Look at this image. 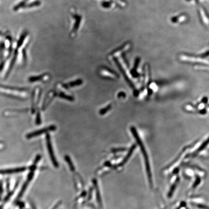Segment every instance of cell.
<instances>
[{
	"instance_id": "obj_1",
	"label": "cell",
	"mask_w": 209,
	"mask_h": 209,
	"mask_svg": "<svg viewBox=\"0 0 209 209\" xmlns=\"http://www.w3.org/2000/svg\"><path fill=\"white\" fill-rule=\"evenodd\" d=\"M130 130H131L132 133L134 137L135 138L137 141V143H138V144L139 145V146L141 147V152H142V154H143V156L144 157L145 161L146 166V168H147L149 180L150 182L152 183V175L150 174L149 162V160H148V155H147V153H146V151L144 145L143 144L141 138L138 136V133L137 130L135 128V127H134V126H131V128H130Z\"/></svg>"
},
{
	"instance_id": "obj_2",
	"label": "cell",
	"mask_w": 209,
	"mask_h": 209,
	"mask_svg": "<svg viewBox=\"0 0 209 209\" xmlns=\"http://www.w3.org/2000/svg\"><path fill=\"white\" fill-rule=\"evenodd\" d=\"M56 126L54 125H50L48 127H45L44 128L38 130L36 131L28 134L26 135V138L28 139H30V138H33L34 137L40 136L41 135L43 134L46 133L50 132V131H55L56 130Z\"/></svg>"
},
{
	"instance_id": "obj_3",
	"label": "cell",
	"mask_w": 209,
	"mask_h": 209,
	"mask_svg": "<svg viewBox=\"0 0 209 209\" xmlns=\"http://www.w3.org/2000/svg\"><path fill=\"white\" fill-rule=\"evenodd\" d=\"M46 145H47V148H48L50 159H51L52 162L53 164L54 165V166L57 168L59 165H58L57 161L55 155H54V153H53L52 142H51V140H50L51 138H50V136L49 134H46Z\"/></svg>"
},
{
	"instance_id": "obj_4",
	"label": "cell",
	"mask_w": 209,
	"mask_h": 209,
	"mask_svg": "<svg viewBox=\"0 0 209 209\" xmlns=\"http://www.w3.org/2000/svg\"><path fill=\"white\" fill-rule=\"evenodd\" d=\"M114 61L115 62V64L117 65L118 68L120 70L122 74V76H124V78H125V81L127 82V83L129 85L131 88H133V89L134 90V91L135 90H136L135 89V87L133 83H132L131 80H130L128 77L126 75L125 71V70H124V69L122 68L121 65L120 64V62L118 61V60L116 59V58H115V59H114Z\"/></svg>"
},
{
	"instance_id": "obj_5",
	"label": "cell",
	"mask_w": 209,
	"mask_h": 209,
	"mask_svg": "<svg viewBox=\"0 0 209 209\" xmlns=\"http://www.w3.org/2000/svg\"><path fill=\"white\" fill-rule=\"evenodd\" d=\"M34 169H31L30 173H29L26 182L24 183V185H23V186H22L21 189V191H20V193H19L18 196H17V198H21L23 194H24L25 191L26 190L27 186L29 184L30 182L32 181V179L33 178V176H34Z\"/></svg>"
},
{
	"instance_id": "obj_6",
	"label": "cell",
	"mask_w": 209,
	"mask_h": 209,
	"mask_svg": "<svg viewBox=\"0 0 209 209\" xmlns=\"http://www.w3.org/2000/svg\"><path fill=\"white\" fill-rule=\"evenodd\" d=\"M26 168L24 167L22 168H14V169H6L0 170V174H8L16 173H21L26 170Z\"/></svg>"
},
{
	"instance_id": "obj_7",
	"label": "cell",
	"mask_w": 209,
	"mask_h": 209,
	"mask_svg": "<svg viewBox=\"0 0 209 209\" xmlns=\"http://www.w3.org/2000/svg\"><path fill=\"white\" fill-rule=\"evenodd\" d=\"M82 83H83L82 80L79 79V80H76L74 81L70 82V83H67V84H65L63 85V87L65 88H66V89H68L69 88L81 85V84H82Z\"/></svg>"
},
{
	"instance_id": "obj_8",
	"label": "cell",
	"mask_w": 209,
	"mask_h": 209,
	"mask_svg": "<svg viewBox=\"0 0 209 209\" xmlns=\"http://www.w3.org/2000/svg\"><path fill=\"white\" fill-rule=\"evenodd\" d=\"M17 51L16 50L15 51V53H14V56L13 58L11 61V64L10 65V66L9 67L8 70V72L6 73V75H5V78H8V77L9 75L10 74V72H11V70L12 69L14 65H15V62H16V59H17Z\"/></svg>"
},
{
	"instance_id": "obj_9",
	"label": "cell",
	"mask_w": 209,
	"mask_h": 209,
	"mask_svg": "<svg viewBox=\"0 0 209 209\" xmlns=\"http://www.w3.org/2000/svg\"><path fill=\"white\" fill-rule=\"evenodd\" d=\"M48 74L45 73L44 74L39 75V76L32 77H30L29 78V81L30 82H36V81H41V80H43L44 78L48 76Z\"/></svg>"
},
{
	"instance_id": "obj_10",
	"label": "cell",
	"mask_w": 209,
	"mask_h": 209,
	"mask_svg": "<svg viewBox=\"0 0 209 209\" xmlns=\"http://www.w3.org/2000/svg\"><path fill=\"white\" fill-rule=\"evenodd\" d=\"M139 62V58H137L136 59V61H135V63L134 67L133 69H132V71H131V74H132L133 77L137 78L139 76V74L137 72V68L138 66Z\"/></svg>"
},
{
	"instance_id": "obj_11",
	"label": "cell",
	"mask_w": 209,
	"mask_h": 209,
	"mask_svg": "<svg viewBox=\"0 0 209 209\" xmlns=\"http://www.w3.org/2000/svg\"><path fill=\"white\" fill-rule=\"evenodd\" d=\"M58 96H59L60 98L65 99L69 101H74V98L71 96H68L67 94H65L64 93H58Z\"/></svg>"
},
{
	"instance_id": "obj_12",
	"label": "cell",
	"mask_w": 209,
	"mask_h": 209,
	"mask_svg": "<svg viewBox=\"0 0 209 209\" xmlns=\"http://www.w3.org/2000/svg\"><path fill=\"white\" fill-rule=\"evenodd\" d=\"M112 108V105L111 104H109V105L107 106L105 108H103V109H101L100 111H99V114L101 115H103L104 114H105L106 113L108 112V111H109Z\"/></svg>"
},
{
	"instance_id": "obj_13",
	"label": "cell",
	"mask_w": 209,
	"mask_h": 209,
	"mask_svg": "<svg viewBox=\"0 0 209 209\" xmlns=\"http://www.w3.org/2000/svg\"><path fill=\"white\" fill-rule=\"evenodd\" d=\"M36 124L37 125H40L41 123V118L40 113L39 111H37L36 117Z\"/></svg>"
},
{
	"instance_id": "obj_14",
	"label": "cell",
	"mask_w": 209,
	"mask_h": 209,
	"mask_svg": "<svg viewBox=\"0 0 209 209\" xmlns=\"http://www.w3.org/2000/svg\"><path fill=\"white\" fill-rule=\"evenodd\" d=\"M40 5V2L39 1H37L34 2L33 3L31 4H29L28 5L25 6V8H32V7H34V6H38Z\"/></svg>"
},
{
	"instance_id": "obj_15",
	"label": "cell",
	"mask_w": 209,
	"mask_h": 209,
	"mask_svg": "<svg viewBox=\"0 0 209 209\" xmlns=\"http://www.w3.org/2000/svg\"><path fill=\"white\" fill-rule=\"evenodd\" d=\"M26 36V33H25L24 34H22V36H21V38H20V40L18 41V43H17V47H20L22 45V42H23V41L24 40Z\"/></svg>"
},
{
	"instance_id": "obj_16",
	"label": "cell",
	"mask_w": 209,
	"mask_h": 209,
	"mask_svg": "<svg viewBox=\"0 0 209 209\" xmlns=\"http://www.w3.org/2000/svg\"><path fill=\"white\" fill-rule=\"evenodd\" d=\"M27 1H28V0H25L24 1L22 2L21 3H20V4H18V5L15 6V8H14V10H17L20 8H21V7H23V6L25 5V3H26Z\"/></svg>"
},
{
	"instance_id": "obj_17",
	"label": "cell",
	"mask_w": 209,
	"mask_h": 209,
	"mask_svg": "<svg viewBox=\"0 0 209 209\" xmlns=\"http://www.w3.org/2000/svg\"><path fill=\"white\" fill-rule=\"evenodd\" d=\"M195 206L198 207L199 209H209V206H208L205 205H203V204H193Z\"/></svg>"
},
{
	"instance_id": "obj_18",
	"label": "cell",
	"mask_w": 209,
	"mask_h": 209,
	"mask_svg": "<svg viewBox=\"0 0 209 209\" xmlns=\"http://www.w3.org/2000/svg\"><path fill=\"white\" fill-rule=\"evenodd\" d=\"M126 95L125 94V93L124 92H120L119 93V94H118V98H125V97Z\"/></svg>"
},
{
	"instance_id": "obj_19",
	"label": "cell",
	"mask_w": 209,
	"mask_h": 209,
	"mask_svg": "<svg viewBox=\"0 0 209 209\" xmlns=\"http://www.w3.org/2000/svg\"><path fill=\"white\" fill-rule=\"evenodd\" d=\"M125 149L124 148H119V149H115L113 150V151L114 152H121V151H123V150H125Z\"/></svg>"
},
{
	"instance_id": "obj_20",
	"label": "cell",
	"mask_w": 209,
	"mask_h": 209,
	"mask_svg": "<svg viewBox=\"0 0 209 209\" xmlns=\"http://www.w3.org/2000/svg\"><path fill=\"white\" fill-rule=\"evenodd\" d=\"M3 185H2L1 182H0V196H1L2 194L3 193Z\"/></svg>"
},
{
	"instance_id": "obj_21",
	"label": "cell",
	"mask_w": 209,
	"mask_h": 209,
	"mask_svg": "<svg viewBox=\"0 0 209 209\" xmlns=\"http://www.w3.org/2000/svg\"><path fill=\"white\" fill-rule=\"evenodd\" d=\"M59 205H60V203H58L52 209H56L59 206Z\"/></svg>"
},
{
	"instance_id": "obj_22",
	"label": "cell",
	"mask_w": 209,
	"mask_h": 209,
	"mask_svg": "<svg viewBox=\"0 0 209 209\" xmlns=\"http://www.w3.org/2000/svg\"><path fill=\"white\" fill-rule=\"evenodd\" d=\"M3 205H2L1 206H0V209H3Z\"/></svg>"
},
{
	"instance_id": "obj_23",
	"label": "cell",
	"mask_w": 209,
	"mask_h": 209,
	"mask_svg": "<svg viewBox=\"0 0 209 209\" xmlns=\"http://www.w3.org/2000/svg\"></svg>"
}]
</instances>
